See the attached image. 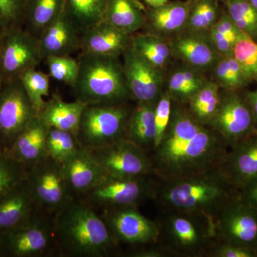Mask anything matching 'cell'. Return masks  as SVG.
Wrapping results in <instances>:
<instances>
[{
    "label": "cell",
    "instance_id": "6da1fadb",
    "mask_svg": "<svg viewBox=\"0 0 257 257\" xmlns=\"http://www.w3.org/2000/svg\"><path fill=\"white\" fill-rule=\"evenodd\" d=\"M173 102L170 124L150 155L154 175L160 180L216 168L229 150L215 130L197 121L183 104Z\"/></svg>",
    "mask_w": 257,
    "mask_h": 257
},
{
    "label": "cell",
    "instance_id": "7a4b0ae2",
    "mask_svg": "<svg viewBox=\"0 0 257 257\" xmlns=\"http://www.w3.org/2000/svg\"><path fill=\"white\" fill-rule=\"evenodd\" d=\"M238 193L216 167L187 177L158 179L153 199L164 211L199 214L215 220Z\"/></svg>",
    "mask_w": 257,
    "mask_h": 257
},
{
    "label": "cell",
    "instance_id": "3957f363",
    "mask_svg": "<svg viewBox=\"0 0 257 257\" xmlns=\"http://www.w3.org/2000/svg\"><path fill=\"white\" fill-rule=\"evenodd\" d=\"M55 234L60 256H108L115 253L119 243L102 217L79 198L56 214Z\"/></svg>",
    "mask_w": 257,
    "mask_h": 257
},
{
    "label": "cell",
    "instance_id": "277c9868",
    "mask_svg": "<svg viewBox=\"0 0 257 257\" xmlns=\"http://www.w3.org/2000/svg\"><path fill=\"white\" fill-rule=\"evenodd\" d=\"M72 88L86 104H122L132 99L119 57L82 52Z\"/></svg>",
    "mask_w": 257,
    "mask_h": 257
},
{
    "label": "cell",
    "instance_id": "5b68a950",
    "mask_svg": "<svg viewBox=\"0 0 257 257\" xmlns=\"http://www.w3.org/2000/svg\"><path fill=\"white\" fill-rule=\"evenodd\" d=\"M160 226L161 244L172 256H207L217 242L215 220L207 216L164 211Z\"/></svg>",
    "mask_w": 257,
    "mask_h": 257
},
{
    "label": "cell",
    "instance_id": "8992f818",
    "mask_svg": "<svg viewBox=\"0 0 257 257\" xmlns=\"http://www.w3.org/2000/svg\"><path fill=\"white\" fill-rule=\"evenodd\" d=\"M60 256L55 216L40 209L29 220L0 234V257Z\"/></svg>",
    "mask_w": 257,
    "mask_h": 257
},
{
    "label": "cell",
    "instance_id": "52a82bcc",
    "mask_svg": "<svg viewBox=\"0 0 257 257\" xmlns=\"http://www.w3.org/2000/svg\"><path fill=\"white\" fill-rule=\"evenodd\" d=\"M131 112L126 103L87 104L77 134L79 145L92 150L125 138Z\"/></svg>",
    "mask_w": 257,
    "mask_h": 257
},
{
    "label": "cell",
    "instance_id": "ba28073f",
    "mask_svg": "<svg viewBox=\"0 0 257 257\" xmlns=\"http://www.w3.org/2000/svg\"><path fill=\"white\" fill-rule=\"evenodd\" d=\"M154 176L115 177L105 175L82 196V200L92 207L103 209L138 207L147 199H153L158 180Z\"/></svg>",
    "mask_w": 257,
    "mask_h": 257
},
{
    "label": "cell",
    "instance_id": "9c48e42d",
    "mask_svg": "<svg viewBox=\"0 0 257 257\" xmlns=\"http://www.w3.org/2000/svg\"><path fill=\"white\" fill-rule=\"evenodd\" d=\"M25 180L39 209L52 215L55 216L76 198L62 165L50 157L28 168Z\"/></svg>",
    "mask_w": 257,
    "mask_h": 257
},
{
    "label": "cell",
    "instance_id": "30bf717a",
    "mask_svg": "<svg viewBox=\"0 0 257 257\" xmlns=\"http://www.w3.org/2000/svg\"><path fill=\"white\" fill-rule=\"evenodd\" d=\"M0 74L3 81L19 78L36 69L44 60L39 39L23 26L8 27L1 32Z\"/></svg>",
    "mask_w": 257,
    "mask_h": 257
},
{
    "label": "cell",
    "instance_id": "8fae6325",
    "mask_svg": "<svg viewBox=\"0 0 257 257\" xmlns=\"http://www.w3.org/2000/svg\"><path fill=\"white\" fill-rule=\"evenodd\" d=\"M37 114L20 79L3 81L0 89V150L8 152Z\"/></svg>",
    "mask_w": 257,
    "mask_h": 257
},
{
    "label": "cell",
    "instance_id": "7c38bea8",
    "mask_svg": "<svg viewBox=\"0 0 257 257\" xmlns=\"http://www.w3.org/2000/svg\"><path fill=\"white\" fill-rule=\"evenodd\" d=\"M87 150L106 175L115 177L155 176L148 152L127 139Z\"/></svg>",
    "mask_w": 257,
    "mask_h": 257
},
{
    "label": "cell",
    "instance_id": "4fadbf2b",
    "mask_svg": "<svg viewBox=\"0 0 257 257\" xmlns=\"http://www.w3.org/2000/svg\"><path fill=\"white\" fill-rule=\"evenodd\" d=\"M208 126L215 130L229 147L256 133L247 101L232 90L221 93L219 108Z\"/></svg>",
    "mask_w": 257,
    "mask_h": 257
},
{
    "label": "cell",
    "instance_id": "5bb4252c",
    "mask_svg": "<svg viewBox=\"0 0 257 257\" xmlns=\"http://www.w3.org/2000/svg\"><path fill=\"white\" fill-rule=\"evenodd\" d=\"M216 239L257 251V210L239 196L228 203L215 219Z\"/></svg>",
    "mask_w": 257,
    "mask_h": 257
},
{
    "label": "cell",
    "instance_id": "9a60e30c",
    "mask_svg": "<svg viewBox=\"0 0 257 257\" xmlns=\"http://www.w3.org/2000/svg\"><path fill=\"white\" fill-rule=\"evenodd\" d=\"M137 207L104 209L102 219L118 243L143 246L158 242L159 223L147 219Z\"/></svg>",
    "mask_w": 257,
    "mask_h": 257
},
{
    "label": "cell",
    "instance_id": "2e32d148",
    "mask_svg": "<svg viewBox=\"0 0 257 257\" xmlns=\"http://www.w3.org/2000/svg\"><path fill=\"white\" fill-rule=\"evenodd\" d=\"M123 70L132 99L156 104L162 95L160 71L143 58L131 45L123 54Z\"/></svg>",
    "mask_w": 257,
    "mask_h": 257
},
{
    "label": "cell",
    "instance_id": "e0dca14e",
    "mask_svg": "<svg viewBox=\"0 0 257 257\" xmlns=\"http://www.w3.org/2000/svg\"><path fill=\"white\" fill-rule=\"evenodd\" d=\"M218 168L238 191L256 177L257 133L229 147Z\"/></svg>",
    "mask_w": 257,
    "mask_h": 257
},
{
    "label": "cell",
    "instance_id": "ac0fdd59",
    "mask_svg": "<svg viewBox=\"0 0 257 257\" xmlns=\"http://www.w3.org/2000/svg\"><path fill=\"white\" fill-rule=\"evenodd\" d=\"M130 36L102 20L81 34L80 49L85 53L119 57L131 45Z\"/></svg>",
    "mask_w": 257,
    "mask_h": 257
},
{
    "label": "cell",
    "instance_id": "d6986e66",
    "mask_svg": "<svg viewBox=\"0 0 257 257\" xmlns=\"http://www.w3.org/2000/svg\"><path fill=\"white\" fill-rule=\"evenodd\" d=\"M49 128L37 114L15 139L7 152L27 169L30 168L48 157L46 141Z\"/></svg>",
    "mask_w": 257,
    "mask_h": 257
},
{
    "label": "cell",
    "instance_id": "ffe728a7",
    "mask_svg": "<svg viewBox=\"0 0 257 257\" xmlns=\"http://www.w3.org/2000/svg\"><path fill=\"white\" fill-rule=\"evenodd\" d=\"M62 166L67 184L76 198L82 197L106 175L89 152L83 147Z\"/></svg>",
    "mask_w": 257,
    "mask_h": 257
},
{
    "label": "cell",
    "instance_id": "44dd1931",
    "mask_svg": "<svg viewBox=\"0 0 257 257\" xmlns=\"http://www.w3.org/2000/svg\"><path fill=\"white\" fill-rule=\"evenodd\" d=\"M38 209L25 179L0 198V234L26 222Z\"/></svg>",
    "mask_w": 257,
    "mask_h": 257
},
{
    "label": "cell",
    "instance_id": "7402d4cb",
    "mask_svg": "<svg viewBox=\"0 0 257 257\" xmlns=\"http://www.w3.org/2000/svg\"><path fill=\"white\" fill-rule=\"evenodd\" d=\"M79 34L64 11L38 38L44 60L50 56L70 55L80 49Z\"/></svg>",
    "mask_w": 257,
    "mask_h": 257
},
{
    "label": "cell",
    "instance_id": "603a6c76",
    "mask_svg": "<svg viewBox=\"0 0 257 257\" xmlns=\"http://www.w3.org/2000/svg\"><path fill=\"white\" fill-rule=\"evenodd\" d=\"M171 50L189 67L197 70L210 68L221 57L211 40H206L197 32L177 37Z\"/></svg>",
    "mask_w": 257,
    "mask_h": 257
},
{
    "label": "cell",
    "instance_id": "cb8c5ba5",
    "mask_svg": "<svg viewBox=\"0 0 257 257\" xmlns=\"http://www.w3.org/2000/svg\"><path fill=\"white\" fill-rule=\"evenodd\" d=\"M86 106L85 103L79 99L67 102L60 96L54 95L46 101L38 115L49 127L69 132L77 136L81 117Z\"/></svg>",
    "mask_w": 257,
    "mask_h": 257
},
{
    "label": "cell",
    "instance_id": "d4e9b609",
    "mask_svg": "<svg viewBox=\"0 0 257 257\" xmlns=\"http://www.w3.org/2000/svg\"><path fill=\"white\" fill-rule=\"evenodd\" d=\"M155 106L153 103L138 102L128 117L125 133V138L148 153L153 150L156 137Z\"/></svg>",
    "mask_w": 257,
    "mask_h": 257
},
{
    "label": "cell",
    "instance_id": "484cf974",
    "mask_svg": "<svg viewBox=\"0 0 257 257\" xmlns=\"http://www.w3.org/2000/svg\"><path fill=\"white\" fill-rule=\"evenodd\" d=\"M103 20L131 35L145 23L143 5L138 0H107Z\"/></svg>",
    "mask_w": 257,
    "mask_h": 257
},
{
    "label": "cell",
    "instance_id": "4316f807",
    "mask_svg": "<svg viewBox=\"0 0 257 257\" xmlns=\"http://www.w3.org/2000/svg\"><path fill=\"white\" fill-rule=\"evenodd\" d=\"M65 0H25V24L37 38L64 10Z\"/></svg>",
    "mask_w": 257,
    "mask_h": 257
},
{
    "label": "cell",
    "instance_id": "83f0119b",
    "mask_svg": "<svg viewBox=\"0 0 257 257\" xmlns=\"http://www.w3.org/2000/svg\"><path fill=\"white\" fill-rule=\"evenodd\" d=\"M189 6L190 1L167 3L159 8H150L147 13V19L157 32L175 33L187 26Z\"/></svg>",
    "mask_w": 257,
    "mask_h": 257
},
{
    "label": "cell",
    "instance_id": "f1b7e54d",
    "mask_svg": "<svg viewBox=\"0 0 257 257\" xmlns=\"http://www.w3.org/2000/svg\"><path fill=\"white\" fill-rule=\"evenodd\" d=\"M107 0H65L64 13L80 34L103 20Z\"/></svg>",
    "mask_w": 257,
    "mask_h": 257
},
{
    "label": "cell",
    "instance_id": "f546056e",
    "mask_svg": "<svg viewBox=\"0 0 257 257\" xmlns=\"http://www.w3.org/2000/svg\"><path fill=\"white\" fill-rule=\"evenodd\" d=\"M219 87L216 83L207 81L187 103L189 112L201 124L208 126L219 108Z\"/></svg>",
    "mask_w": 257,
    "mask_h": 257
},
{
    "label": "cell",
    "instance_id": "4dcf8cb0",
    "mask_svg": "<svg viewBox=\"0 0 257 257\" xmlns=\"http://www.w3.org/2000/svg\"><path fill=\"white\" fill-rule=\"evenodd\" d=\"M206 82L197 69L190 67L177 69L169 80L168 92L174 101L187 104Z\"/></svg>",
    "mask_w": 257,
    "mask_h": 257
},
{
    "label": "cell",
    "instance_id": "1f68e13d",
    "mask_svg": "<svg viewBox=\"0 0 257 257\" xmlns=\"http://www.w3.org/2000/svg\"><path fill=\"white\" fill-rule=\"evenodd\" d=\"M132 46L143 58L160 69L168 63L172 50L160 37L150 34H139L132 37Z\"/></svg>",
    "mask_w": 257,
    "mask_h": 257
},
{
    "label": "cell",
    "instance_id": "d6a6232c",
    "mask_svg": "<svg viewBox=\"0 0 257 257\" xmlns=\"http://www.w3.org/2000/svg\"><path fill=\"white\" fill-rule=\"evenodd\" d=\"M73 133L55 128H49L46 148L47 156L58 163L66 162L81 148Z\"/></svg>",
    "mask_w": 257,
    "mask_h": 257
},
{
    "label": "cell",
    "instance_id": "836d02e7",
    "mask_svg": "<svg viewBox=\"0 0 257 257\" xmlns=\"http://www.w3.org/2000/svg\"><path fill=\"white\" fill-rule=\"evenodd\" d=\"M218 14L217 0H192L190 1L187 27L197 33L210 30L217 22Z\"/></svg>",
    "mask_w": 257,
    "mask_h": 257
},
{
    "label": "cell",
    "instance_id": "e575fe53",
    "mask_svg": "<svg viewBox=\"0 0 257 257\" xmlns=\"http://www.w3.org/2000/svg\"><path fill=\"white\" fill-rule=\"evenodd\" d=\"M228 16L240 31L257 39V10L248 0H226Z\"/></svg>",
    "mask_w": 257,
    "mask_h": 257
},
{
    "label": "cell",
    "instance_id": "d590c367",
    "mask_svg": "<svg viewBox=\"0 0 257 257\" xmlns=\"http://www.w3.org/2000/svg\"><path fill=\"white\" fill-rule=\"evenodd\" d=\"M210 39L219 55L233 56L234 47L241 31L235 26L228 15L223 14L210 30Z\"/></svg>",
    "mask_w": 257,
    "mask_h": 257
},
{
    "label": "cell",
    "instance_id": "8d00e7d4",
    "mask_svg": "<svg viewBox=\"0 0 257 257\" xmlns=\"http://www.w3.org/2000/svg\"><path fill=\"white\" fill-rule=\"evenodd\" d=\"M19 79L37 112H40L46 102L44 98L50 94V76L36 68L26 71Z\"/></svg>",
    "mask_w": 257,
    "mask_h": 257
},
{
    "label": "cell",
    "instance_id": "74e56055",
    "mask_svg": "<svg viewBox=\"0 0 257 257\" xmlns=\"http://www.w3.org/2000/svg\"><path fill=\"white\" fill-rule=\"evenodd\" d=\"M233 57L237 61L248 82L257 79V42L244 32H240L235 43Z\"/></svg>",
    "mask_w": 257,
    "mask_h": 257
},
{
    "label": "cell",
    "instance_id": "f35d334b",
    "mask_svg": "<svg viewBox=\"0 0 257 257\" xmlns=\"http://www.w3.org/2000/svg\"><path fill=\"white\" fill-rule=\"evenodd\" d=\"M214 76L217 82L216 84L225 90L236 91L248 82L242 69L233 56H221L216 62Z\"/></svg>",
    "mask_w": 257,
    "mask_h": 257
},
{
    "label": "cell",
    "instance_id": "ab89813d",
    "mask_svg": "<svg viewBox=\"0 0 257 257\" xmlns=\"http://www.w3.org/2000/svg\"><path fill=\"white\" fill-rule=\"evenodd\" d=\"M28 169L0 150V198L26 179Z\"/></svg>",
    "mask_w": 257,
    "mask_h": 257
},
{
    "label": "cell",
    "instance_id": "60d3db41",
    "mask_svg": "<svg viewBox=\"0 0 257 257\" xmlns=\"http://www.w3.org/2000/svg\"><path fill=\"white\" fill-rule=\"evenodd\" d=\"M52 78L65 83L71 87L74 85L79 72L78 60L70 55L50 56L45 59Z\"/></svg>",
    "mask_w": 257,
    "mask_h": 257
},
{
    "label": "cell",
    "instance_id": "b9f144b4",
    "mask_svg": "<svg viewBox=\"0 0 257 257\" xmlns=\"http://www.w3.org/2000/svg\"><path fill=\"white\" fill-rule=\"evenodd\" d=\"M172 108H173V100L171 97L170 93L168 91L162 93L155 106L156 137H155V146L153 149L160 144L167 131V127L170 124L171 117H172Z\"/></svg>",
    "mask_w": 257,
    "mask_h": 257
},
{
    "label": "cell",
    "instance_id": "7bdbcfd3",
    "mask_svg": "<svg viewBox=\"0 0 257 257\" xmlns=\"http://www.w3.org/2000/svg\"><path fill=\"white\" fill-rule=\"evenodd\" d=\"M25 0H0V18L5 27L25 24Z\"/></svg>",
    "mask_w": 257,
    "mask_h": 257
},
{
    "label": "cell",
    "instance_id": "ee69618b",
    "mask_svg": "<svg viewBox=\"0 0 257 257\" xmlns=\"http://www.w3.org/2000/svg\"><path fill=\"white\" fill-rule=\"evenodd\" d=\"M207 256L211 257H256L257 251L253 248L219 242L211 248Z\"/></svg>",
    "mask_w": 257,
    "mask_h": 257
},
{
    "label": "cell",
    "instance_id": "f6af8a7d",
    "mask_svg": "<svg viewBox=\"0 0 257 257\" xmlns=\"http://www.w3.org/2000/svg\"><path fill=\"white\" fill-rule=\"evenodd\" d=\"M238 196L244 204L257 210V176L239 189Z\"/></svg>",
    "mask_w": 257,
    "mask_h": 257
},
{
    "label": "cell",
    "instance_id": "bcb514c9",
    "mask_svg": "<svg viewBox=\"0 0 257 257\" xmlns=\"http://www.w3.org/2000/svg\"><path fill=\"white\" fill-rule=\"evenodd\" d=\"M130 256L133 257H164L172 256L170 251L157 242V245H152L148 247H143L138 250H135L130 253Z\"/></svg>",
    "mask_w": 257,
    "mask_h": 257
},
{
    "label": "cell",
    "instance_id": "7dc6e473",
    "mask_svg": "<svg viewBox=\"0 0 257 257\" xmlns=\"http://www.w3.org/2000/svg\"><path fill=\"white\" fill-rule=\"evenodd\" d=\"M246 101H247L248 106H249L251 112H252L257 133V89L248 94Z\"/></svg>",
    "mask_w": 257,
    "mask_h": 257
},
{
    "label": "cell",
    "instance_id": "c3c4849f",
    "mask_svg": "<svg viewBox=\"0 0 257 257\" xmlns=\"http://www.w3.org/2000/svg\"><path fill=\"white\" fill-rule=\"evenodd\" d=\"M144 1H145L150 8H155L167 4L169 0H144Z\"/></svg>",
    "mask_w": 257,
    "mask_h": 257
},
{
    "label": "cell",
    "instance_id": "681fc988",
    "mask_svg": "<svg viewBox=\"0 0 257 257\" xmlns=\"http://www.w3.org/2000/svg\"><path fill=\"white\" fill-rule=\"evenodd\" d=\"M6 28L5 27L4 23H3V20H2L1 18H0V33Z\"/></svg>",
    "mask_w": 257,
    "mask_h": 257
},
{
    "label": "cell",
    "instance_id": "f907efd6",
    "mask_svg": "<svg viewBox=\"0 0 257 257\" xmlns=\"http://www.w3.org/2000/svg\"><path fill=\"white\" fill-rule=\"evenodd\" d=\"M248 1L257 10V0H248Z\"/></svg>",
    "mask_w": 257,
    "mask_h": 257
},
{
    "label": "cell",
    "instance_id": "816d5d0a",
    "mask_svg": "<svg viewBox=\"0 0 257 257\" xmlns=\"http://www.w3.org/2000/svg\"><path fill=\"white\" fill-rule=\"evenodd\" d=\"M3 77H2L1 74H0V89H1L2 85H3Z\"/></svg>",
    "mask_w": 257,
    "mask_h": 257
},
{
    "label": "cell",
    "instance_id": "f5cc1de1",
    "mask_svg": "<svg viewBox=\"0 0 257 257\" xmlns=\"http://www.w3.org/2000/svg\"><path fill=\"white\" fill-rule=\"evenodd\" d=\"M0 35H1V33H0ZM0 50H1V37H0Z\"/></svg>",
    "mask_w": 257,
    "mask_h": 257
},
{
    "label": "cell",
    "instance_id": "db71d44e",
    "mask_svg": "<svg viewBox=\"0 0 257 257\" xmlns=\"http://www.w3.org/2000/svg\"><path fill=\"white\" fill-rule=\"evenodd\" d=\"M217 1H223V2H224V3H225V2L226 1V0H217Z\"/></svg>",
    "mask_w": 257,
    "mask_h": 257
},
{
    "label": "cell",
    "instance_id": "11a10c76",
    "mask_svg": "<svg viewBox=\"0 0 257 257\" xmlns=\"http://www.w3.org/2000/svg\"><path fill=\"white\" fill-rule=\"evenodd\" d=\"M256 80H257V79H256Z\"/></svg>",
    "mask_w": 257,
    "mask_h": 257
}]
</instances>
